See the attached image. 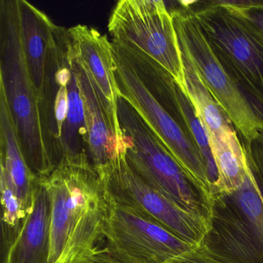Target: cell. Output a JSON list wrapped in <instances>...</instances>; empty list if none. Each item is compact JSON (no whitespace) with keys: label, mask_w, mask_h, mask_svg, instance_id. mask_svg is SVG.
Listing matches in <instances>:
<instances>
[{"label":"cell","mask_w":263,"mask_h":263,"mask_svg":"<svg viewBox=\"0 0 263 263\" xmlns=\"http://www.w3.org/2000/svg\"><path fill=\"white\" fill-rule=\"evenodd\" d=\"M51 201L49 263H77L99 247L109 199L87 156L63 158L42 178Z\"/></svg>","instance_id":"1"},{"label":"cell","mask_w":263,"mask_h":263,"mask_svg":"<svg viewBox=\"0 0 263 263\" xmlns=\"http://www.w3.org/2000/svg\"><path fill=\"white\" fill-rule=\"evenodd\" d=\"M115 73L120 96L139 114L149 128L178 162L209 192L207 171L178 101L177 82L158 64L144 61L151 84L136 64L115 44Z\"/></svg>","instance_id":"2"},{"label":"cell","mask_w":263,"mask_h":263,"mask_svg":"<svg viewBox=\"0 0 263 263\" xmlns=\"http://www.w3.org/2000/svg\"><path fill=\"white\" fill-rule=\"evenodd\" d=\"M0 92L30 170L37 178H47L55 167L43 138L38 93L23 47L18 0L0 2Z\"/></svg>","instance_id":"3"},{"label":"cell","mask_w":263,"mask_h":263,"mask_svg":"<svg viewBox=\"0 0 263 263\" xmlns=\"http://www.w3.org/2000/svg\"><path fill=\"white\" fill-rule=\"evenodd\" d=\"M196 20L215 58L241 92L263 129V40L253 29L214 0L183 1Z\"/></svg>","instance_id":"4"},{"label":"cell","mask_w":263,"mask_h":263,"mask_svg":"<svg viewBox=\"0 0 263 263\" xmlns=\"http://www.w3.org/2000/svg\"><path fill=\"white\" fill-rule=\"evenodd\" d=\"M118 121L130 167L182 209L209 221L210 193L178 162L124 98L117 101Z\"/></svg>","instance_id":"5"},{"label":"cell","mask_w":263,"mask_h":263,"mask_svg":"<svg viewBox=\"0 0 263 263\" xmlns=\"http://www.w3.org/2000/svg\"><path fill=\"white\" fill-rule=\"evenodd\" d=\"M211 200L209 229L198 246L221 263H263V198L249 169L238 189Z\"/></svg>","instance_id":"6"},{"label":"cell","mask_w":263,"mask_h":263,"mask_svg":"<svg viewBox=\"0 0 263 263\" xmlns=\"http://www.w3.org/2000/svg\"><path fill=\"white\" fill-rule=\"evenodd\" d=\"M113 43L127 56L159 65L184 89V67L173 18L161 0H121L109 20Z\"/></svg>","instance_id":"7"},{"label":"cell","mask_w":263,"mask_h":263,"mask_svg":"<svg viewBox=\"0 0 263 263\" xmlns=\"http://www.w3.org/2000/svg\"><path fill=\"white\" fill-rule=\"evenodd\" d=\"M97 172L112 201L162 224L192 246L201 244L209 223L144 181L130 167L125 155Z\"/></svg>","instance_id":"8"},{"label":"cell","mask_w":263,"mask_h":263,"mask_svg":"<svg viewBox=\"0 0 263 263\" xmlns=\"http://www.w3.org/2000/svg\"><path fill=\"white\" fill-rule=\"evenodd\" d=\"M172 4L174 6L167 8L173 18L179 45L233 123L241 141L251 139L259 128L250 107L215 58L193 15L182 1Z\"/></svg>","instance_id":"9"},{"label":"cell","mask_w":263,"mask_h":263,"mask_svg":"<svg viewBox=\"0 0 263 263\" xmlns=\"http://www.w3.org/2000/svg\"><path fill=\"white\" fill-rule=\"evenodd\" d=\"M108 199L104 248L121 263H168L197 247L162 224Z\"/></svg>","instance_id":"10"},{"label":"cell","mask_w":263,"mask_h":263,"mask_svg":"<svg viewBox=\"0 0 263 263\" xmlns=\"http://www.w3.org/2000/svg\"><path fill=\"white\" fill-rule=\"evenodd\" d=\"M73 49L68 29L53 30L45 75L38 95L40 121L49 158L56 168L63 159L61 135L68 110V85L73 68Z\"/></svg>","instance_id":"11"},{"label":"cell","mask_w":263,"mask_h":263,"mask_svg":"<svg viewBox=\"0 0 263 263\" xmlns=\"http://www.w3.org/2000/svg\"><path fill=\"white\" fill-rule=\"evenodd\" d=\"M73 67L84 101L89 137V158L99 171L125 155L120 129L114 124L104 99L88 71L77 58L73 50Z\"/></svg>","instance_id":"12"},{"label":"cell","mask_w":263,"mask_h":263,"mask_svg":"<svg viewBox=\"0 0 263 263\" xmlns=\"http://www.w3.org/2000/svg\"><path fill=\"white\" fill-rule=\"evenodd\" d=\"M68 33L77 58L98 87L110 119L121 130L117 110L119 90L115 78L111 43L96 29L85 25L70 27Z\"/></svg>","instance_id":"13"},{"label":"cell","mask_w":263,"mask_h":263,"mask_svg":"<svg viewBox=\"0 0 263 263\" xmlns=\"http://www.w3.org/2000/svg\"><path fill=\"white\" fill-rule=\"evenodd\" d=\"M51 232V201L47 187L39 178L33 206L3 263H49Z\"/></svg>","instance_id":"14"},{"label":"cell","mask_w":263,"mask_h":263,"mask_svg":"<svg viewBox=\"0 0 263 263\" xmlns=\"http://www.w3.org/2000/svg\"><path fill=\"white\" fill-rule=\"evenodd\" d=\"M0 145L1 173L29 212L33 206V193L39 178L30 170L23 152L4 93L0 92Z\"/></svg>","instance_id":"15"},{"label":"cell","mask_w":263,"mask_h":263,"mask_svg":"<svg viewBox=\"0 0 263 263\" xmlns=\"http://www.w3.org/2000/svg\"><path fill=\"white\" fill-rule=\"evenodd\" d=\"M18 3L24 54L39 95L45 75L49 47L57 25L27 0H18Z\"/></svg>","instance_id":"16"},{"label":"cell","mask_w":263,"mask_h":263,"mask_svg":"<svg viewBox=\"0 0 263 263\" xmlns=\"http://www.w3.org/2000/svg\"><path fill=\"white\" fill-rule=\"evenodd\" d=\"M179 47L184 67V89L209 132L210 141L236 130L224 109L203 82L184 49Z\"/></svg>","instance_id":"17"},{"label":"cell","mask_w":263,"mask_h":263,"mask_svg":"<svg viewBox=\"0 0 263 263\" xmlns=\"http://www.w3.org/2000/svg\"><path fill=\"white\" fill-rule=\"evenodd\" d=\"M210 143L218 175L216 187L211 195L236 190L245 182L249 173L244 148L238 133L234 130Z\"/></svg>","instance_id":"18"},{"label":"cell","mask_w":263,"mask_h":263,"mask_svg":"<svg viewBox=\"0 0 263 263\" xmlns=\"http://www.w3.org/2000/svg\"><path fill=\"white\" fill-rule=\"evenodd\" d=\"M61 147L63 158L81 156L89 158L88 128L85 109L74 70L69 82L68 110L61 130Z\"/></svg>","instance_id":"19"},{"label":"cell","mask_w":263,"mask_h":263,"mask_svg":"<svg viewBox=\"0 0 263 263\" xmlns=\"http://www.w3.org/2000/svg\"><path fill=\"white\" fill-rule=\"evenodd\" d=\"M177 95H178V101L184 112L189 128L204 159L206 171H207L208 181H209V192L211 195L216 187L218 175L215 160L212 155L209 132L200 118L189 95L178 84H177Z\"/></svg>","instance_id":"20"},{"label":"cell","mask_w":263,"mask_h":263,"mask_svg":"<svg viewBox=\"0 0 263 263\" xmlns=\"http://www.w3.org/2000/svg\"><path fill=\"white\" fill-rule=\"evenodd\" d=\"M3 258L21 232L29 212L4 174H0Z\"/></svg>","instance_id":"21"},{"label":"cell","mask_w":263,"mask_h":263,"mask_svg":"<svg viewBox=\"0 0 263 263\" xmlns=\"http://www.w3.org/2000/svg\"><path fill=\"white\" fill-rule=\"evenodd\" d=\"M249 24L263 40V0H214Z\"/></svg>","instance_id":"22"},{"label":"cell","mask_w":263,"mask_h":263,"mask_svg":"<svg viewBox=\"0 0 263 263\" xmlns=\"http://www.w3.org/2000/svg\"><path fill=\"white\" fill-rule=\"evenodd\" d=\"M241 141L248 167L263 198V129H258L251 139Z\"/></svg>","instance_id":"23"},{"label":"cell","mask_w":263,"mask_h":263,"mask_svg":"<svg viewBox=\"0 0 263 263\" xmlns=\"http://www.w3.org/2000/svg\"><path fill=\"white\" fill-rule=\"evenodd\" d=\"M168 263H221L208 255L199 246L174 258Z\"/></svg>","instance_id":"24"},{"label":"cell","mask_w":263,"mask_h":263,"mask_svg":"<svg viewBox=\"0 0 263 263\" xmlns=\"http://www.w3.org/2000/svg\"><path fill=\"white\" fill-rule=\"evenodd\" d=\"M77 263H121L118 260L115 259L108 252L105 248L100 249L97 248L93 252L88 255L78 260Z\"/></svg>","instance_id":"25"}]
</instances>
